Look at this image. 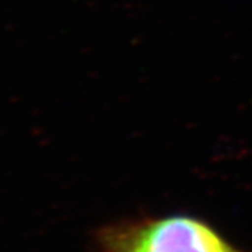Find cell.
Wrapping results in <instances>:
<instances>
[{
	"mask_svg": "<svg viewBox=\"0 0 252 252\" xmlns=\"http://www.w3.org/2000/svg\"><path fill=\"white\" fill-rule=\"evenodd\" d=\"M112 252H244L205 221L167 216L109 234Z\"/></svg>",
	"mask_w": 252,
	"mask_h": 252,
	"instance_id": "1",
	"label": "cell"
}]
</instances>
